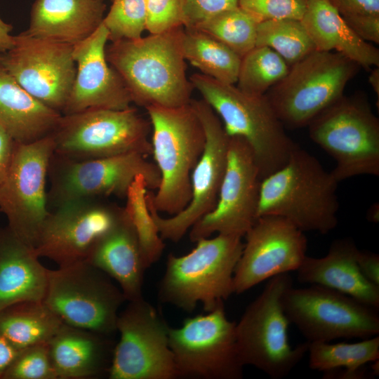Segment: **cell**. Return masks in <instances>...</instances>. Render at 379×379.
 <instances>
[{
  "label": "cell",
  "mask_w": 379,
  "mask_h": 379,
  "mask_svg": "<svg viewBox=\"0 0 379 379\" xmlns=\"http://www.w3.org/2000/svg\"><path fill=\"white\" fill-rule=\"evenodd\" d=\"M184 27L136 39L112 41L106 58L125 84L132 103L178 107L190 102L194 88L182 48Z\"/></svg>",
  "instance_id": "obj_1"
},
{
  "label": "cell",
  "mask_w": 379,
  "mask_h": 379,
  "mask_svg": "<svg viewBox=\"0 0 379 379\" xmlns=\"http://www.w3.org/2000/svg\"><path fill=\"white\" fill-rule=\"evenodd\" d=\"M338 183L331 171L297 145L287 162L261 180L258 218L280 216L302 232L327 234L338 225Z\"/></svg>",
  "instance_id": "obj_2"
},
{
  "label": "cell",
  "mask_w": 379,
  "mask_h": 379,
  "mask_svg": "<svg viewBox=\"0 0 379 379\" xmlns=\"http://www.w3.org/2000/svg\"><path fill=\"white\" fill-rule=\"evenodd\" d=\"M195 243L184 255H168L158 298L189 312L201 303L208 312L234 293V274L244 242L241 237L218 234Z\"/></svg>",
  "instance_id": "obj_3"
},
{
  "label": "cell",
  "mask_w": 379,
  "mask_h": 379,
  "mask_svg": "<svg viewBox=\"0 0 379 379\" xmlns=\"http://www.w3.org/2000/svg\"><path fill=\"white\" fill-rule=\"evenodd\" d=\"M145 109L152 126V154L161 175L159 187L147 194L159 213L173 215L191 199V175L204 152V129L190 102Z\"/></svg>",
  "instance_id": "obj_4"
},
{
  "label": "cell",
  "mask_w": 379,
  "mask_h": 379,
  "mask_svg": "<svg viewBox=\"0 0 379 379\" xmlns=\"http://www.w3.org/2000/svg\"><path fill=\"white\" fill-rule=\"evenodd\" d=\"M190 80L220 119L227 134L250 146L261 179L281 168L297 144L288 135L266 96L246 93L234 84L201 73Z\"/></svg>",
  "instance_id": "obj_5"
},
{
  "label": "cell",
  "mask_w": 379,
  "mask_h": 379,
  "mask_svg": "<svg viewBox=\"0 0 379 379\" xmlns=\"http://www.w3.org/2000/svg\"><path fill=\"white\" fill-rule=\"evenodd\" d=\"M291 286L288 273L268 279L236 323L238 351L244 366H253L272 379L286 377L308 350L307 341L295 347L289 344L290 322L283 309L282 296Z\"/></svg>",
  "instance_id": "obj_6"
},
{
  "label": "cell",
  "mask_w": 379,
  "mask_h": 379,
  "mask_svg": "<svg viewBox=\"0 0 379 379\" xmlns=\"http://www.w3.org/2000/svg\"><path fill=\"white\" fill-rule=\"evenodd\" d=\"M311 140L335 162L336 180L379 175V120L365 95H343L307 126Z\"/></svg>",
  "instance_id": "obj_7"
},
{
  "label": "cell",
  "mask_w": 379,
  "mask_h": 379,
  "mask_svg": "<svg viewBox=\"0 0 379 379\" xmlns=\"http://www.w3.org/2000/svg\"><path fill=\"white\" fill-rule=\"evenodd\" d=\"M359 65L338 52L314 51L265 94L286 127H306L344 94Z\"/></svg>",
  "instance_id": "obj_8"
},
{
  "label": "cell",
  "mask_w": 379,
  "mask_h": 379,
  "mask_svg": "<svg viewBox=\"0 0 379 379\" xmlns=\"http://www.w3.org/2000/svg\"><path fill=\"white\" fill-rule=\"evenodd\" d=\"M149 120L133 107L96 108L62 114L52 133L54 154L72 160L105 158L136 152L152 154Z\"/></svg>",
  "instance_id": "obj_9"
},
{
  "label": "cell",
  "mask_w": 379,
  "mask_h": 379,
  "mask_svg": "<svg viewBox=\"0 0 379 379\" xmlns=\"http://www.w3.org/2000/svg\"><path fill=\"white\" fill-rule=\"evenodd\" d=\"M126 300L112 278L86 260L48 269L44 302L65 324L109 336Z\"/></svg>",
  "instance_id": "obj_10"
},
{
  "label": "cell",
  "mask_w": 379,
  "mask_h": 379,
  "mask_svg": "<svg viewBox=\"0 0 379 379\" xmlns=\"http://www.w3.org/2000/svg\"><path fill=\"white\" fill-rule=\"evenodd\" d=\"M138 175L145 177L148 190L155 191L159 187L161 175L157 165L139 153L86 160H72L54 154L48 170V206L55 208L70 201L112 195L126 198Z\"/></svg>",
  "instance_id": "obj_11"
},
{
  "label": "cell",
  "mask_w": 379,
  "mask_h": 379,
  "mask_svg": "<svg viewBox=\"0 0 379 379\" xmlns=\"http://www.w3.org/2000/svg\"><path fill=\"white\" fill-rule=\"evenodd\" d=\"M282 305L290 324L308 343L365 339L379 333L378 309L325 286H291L283 294Z\"/></svg>",
  "instance_id": "obj_12"
},
{
  "label": "cell",
  "mask_w": 379,
  "mask_h": 379,
  "mask_svg": "<svg viewBox=\"0 0 379 379\" xmlns=\"http://www.w3.org/2000/svg\"><path fill=\"white\" fill-rule=\"evenodd\" d=\"M169 328L161 314L143 297L119 312L108 372L110 379L178 378L169 345Z\"/></svg>",
  "instance_id": "obj_13"
},
{
  "label": "cell",
  "mask_w": 379,
  "mask_h": 379,
  "mask_svg": "<svg viewBox=\"0 0 379 379\" xmlns=\"http://www.w3.org/2000/svg\"><path fill=\"white\" fill-rule=\"evenodd\" d=\"M169 345L178 378H243L236 323L227 319L224 304L185 319L178 328H170Z\"/></svg>",
  "instance_id": "obj_14"
},
{
  "label": "cell",
  "mask_w": 379,
  "mask_h": 379,
  "mask_svg": "<svg viewBox=\"0 0 379 379\" xmlns=\"http://www.w3.org/2000/svg\"><path fill=\"white\" fill-rule=\"evenodd\" d=\"M54 149L52 133L32 142H16L0 187V211L6 218L7 227L34 248L50 213L46 180Z\"/></svg>",
  "instance_id": "obj_15"
},
{
  "label": "cell",
  "mask_w": 379,
  "mask_h": 379,
  "mask_svg": "<svg viewBox=\"0 0 379 379\" xmlns=\"http://www.w3.org/2000/svg\"><path fill=\"white\" fill-rule=\"evenodd\" d=\"M190 104L203 125L206 142L204 152L191 175L192 197L180 213L161 216L146 194L148 208L163 240L179 241L201 218L215 208L227 162L230 136L211 107L203 99Z\"/></svg>",
  "instance_id": "obj_16"
},
{
  "label": "cell",
  "mask_w": 379,
  "mask_h": 379,
  "mask_svg": "<svg viewBox=\"0 0 379 379\" xmlns=\"http://www.w3.org/2000/svg\"><path fill=\"white\" fill-rule=\"evenodd\" d=\"M0 64L29 94L62 114L77 71L73 45L25 31L14 36V45L2 53Z\"/></svg>",
  "instance_id": "obj_17"
},
{
  "label": "cell",
  "mask_w": 379,
  "mask_h": 379,
  "mask_svg": "<svg viewBox=\"0 0 379 379\" xmlns=\"http://www.w3.org/2000/svg\"><path fill=\"white\" fill-rule=\"evenodd\" d=\"M254 154L245 140L230 137L227 162L217 204L189 230L196 242L212 234L244 237L258 218L261 183Z\"/></svg>",
  "instance_id": "obj_18"
},
{
  "label": "cell",
  "mask_w": 379,
  "mask_h": 379,
  "mask_svg": "<svg viewBox=\"0 0 379 379\" xmlns=\"http://www.w3.org/2000/svg\"><path fill=\"white\" fill-rule=\"evenodd\" d=\"M304 232L286 218L259 216L246 241L234 274V293L241 294L279 274L296 271L307 256Z\"/></svg>",
  "instance_id": "obj_19"
},
{
  "label": "cell",
  "mask_w": 379,
  "mask_h": 379,
  "mask_svg": "<svg viewBox=\"0 0 379 379\" xmlns=\"http://www.w3.org/2000/svg\"><path fill=\"white\" fill-rule=\"evenodd\" d=\"M121 207L86 199L54 208L46 218L34 250L59 266L86 260L97 239L113 224Z\"/></svg>",
  "instance_id": "obj_20"
},
{
  "label": "cell",
  "mask_w": 379,
  "mask_h": 379,
  "mask_svg": "<svg viewBox=\"0 0 379 379\" xmlns=\"http://www.w3.org/2000/svg\"><path fill=\"white\" fill-rule=\"evenodd\" d=\"M108 41L107 30L102 22L91 36L73 45L77 71L62 114L90 109H124L131 107L132 100L125 84L107 60Z\"/></svg>",
  "instance_id": "obj_21"
},
{
  "label": "cell",
  "mask_w": 379,
  "mask_h": 379,
  "mask_svg": "<svg viewBox=\"0 0 379 379\" xmlns=\"http://www.w3.org/2000/svg\"><path fill=\"white\" fill-rule=\"evenodd\" d=\"M115 280L127 301L142 298L145 265L135 229L124 207L95 241L86 259Z\"/></svg>",
  "instance_id": "obj_22"
},
{
  "label": "cell",
  "mask_w": 379,
  "mask_h": 379,
  "mask_svg": "<svg viewBox=\"0 0 379 379\" xmlns=\"http://www.w3.org/2000/svg\"><path fill=\"white\" fill-rule=\"evenodd\" d=\"M358 248L351 238L332 242L321 258L306 256L296 270L299 282L317 284L347 295L361 302L379 308V286L367 280L357 265Z\"/></svg>",
  "instance_id": "obj_23"
},
{
  "label": "cell",
  "mask_w": 379,
  "mask_h": 379,
  "mask_svg": "<svg viewBox=\"0 0 379 379\" xmlns=\"http://www.w3.org/2000/svg\"><path fill=\"white\" fill-rule=\"evenodd\" d=\"M106 8L104 0H35L25 32L34 37L74 45L99 27Z\"/></svg>",
  "instance_id": "obj_24"
},
{
  "label": "cell",
  "mask_w": 379,
  "mask_h": 379,
  "mask_svg": "<svg viewBox=\"0 0 379 379\" xmlns=\"http://www.w3.org/2000/svg\"><path fill=\"white\" fill-rule=\"evenodd\" d=\"M48 345L58 379L108 375L115 345L109 335L63 324Z\"/></svg>",
  "instance_id": "obj_25"
},
{
  "label": "cell",
  "mask_w": 379,
  "mask_h": 379,
  "mask_svg": "<svg viewBox=\"0 0 379 379\" xmlns=\"http://www.w3.org/2000/svg\"><path fill=\"white\" fill-rule=\"evenodd\" d=\"M48 269L33 247L8 227L0 229V310L19 302L44 300Z\"/></svg>",
  "instance_id": "obj_26"
},
{
  "label": "cell",
  "mask_w": 379,
  "mask_h": 379,
  "mask_svg": "<svg viewBox=\"0 0 379 379\" xmlns=\"http://www.w3.org/2000/svg\"><path fill=\"white\" fill-rule=\"evenodd\" d=\"M62 114L45 105L0 64V127L17 143H29L51 134Z\"/></svg>",
  "instance_id": "obj_27"
},
{
  "label": "cell",
  "mask_w": 379,
  "mask_h": 379,
  "mask_svg": "<svg viewBox=\"0 0 379 379\" xmlns=\"http://www.w3.org/2000/svg\"><path fill=\"white\" fill-rule=\"evenodd\" d=\"M317 51L342 54L359 67L379 65V50L361 39L328 0H308L300 20Z\"/></svg>",
  "instance_id": "obj_28"
},
{
  "label": "cell",
  "mask_w": 379,
  "mask_h": 379,
  "mask_svg": "<svg viewBox=\"0 0 379 379\" xmlns=\"http://www.w3.org/2000/svg\"><path fill=\"white\" fill-rule=\"evenodd\" d=\"M63 324L44 300L19 302L0 310V334L18 350L48 343Z\"/></svg>",
  "instance_id": "obj_29"
},
{
  "label": "cell",
  "mask_w": 379,
  "mask_h": 379,
  "mask_svg": "<svg viewBox=\"0 0 379 379\" xmlns=\"http://www.w3.org/2000/svg\"><path fill=\"white\" fill-rule=\"evenodd\" d=\"M309 366L328 373L344 368L343 372L325 375L324 378L361 379L366 376L364 366L379 359L378 335L354 343H309Z\"/></svg>",
  "instance_id": "obj_30"
},
{
  "label": "cell",
  "mask_w": 379,
  "mask_h": 379,
  "mask_svg": "<svg viewBox=\"0 0 379 379\" xmlns=\"http://www.w3.org/2000/svg\"><path fill=\"white\" fill-rule=\"evenodd\" d=\"M182 48L185 60L201 74L222 83H237L241 58L220 41L198 29L184 27Z\"/></svg>",
  "instance_id": "obj_31"
},
{
  "label": "cell",
  "mask_w": 379,
  "mask_h": 379,
  "mask_svg": "<svg viewBox=\"0 0 379 379\" xmlns=\"http://www.w3.org/2000/svg\"><path fill=\"white\" fill-rule=\"evenodd\" d=\"M255 46H267L291 67L316 51L300 20L280 19L259 22Z\"/></svg>",
  "instance_id": "obj_32"
},
{
  "label": "cell",
  "mask_w": 379,
  "mask_h": 379,
  "mask_svg": "<svg viewBox=\"0 0 379 379\" xmlns=\"http://www.w3.org/2000/svg\"><path fill=\"white\" fill-rule=\"evenodd\" d=\"M147 190L145 177L137 175L128 189L124 207L136 232L147 269L159 260L165 248L148 208Z\"/></svg>",
  "instance_id": "obj_33"
},
{
  "label": "cell",
  "mask_w": 379,
  "mask_h": 379,
  "mask_svg": "<svg viewBox=\"0 0 379 379\" xmlns=\"http://www.w3.org/2000/svg\"><path fill=\"white\" fill-rule=\"evenodd\" d=\"M289 69L274 50L255 46L241 58L237 87L248 94L263 95L288 74Z\"/></svg>",
  "instance_id": "obj_34"
},
{
  "label": "cell",
  "mask_w": 379,
  "mask_h": 379,
  "mask_svg": "<svg viewBox=\"0 0 379 379\" xmlns=\"http://www.w3.org/2000/svg\"><path fill=\"white\" fill-rule=\"evenodd\" d=\"M258 24L238 6L213 15L194 29L216 39L242 58L255 47Z\"/></svg>",
  "instance_id": "obj_35"
},
{
  "label": "cell",
  "mask_w": 379,
  "mask_h": 379,
  "mask_svg": "<svg viewBox=\"0 0 379 379\" xmlns=\"http://www.w3.org/2000/svg\"><path fill=\"white\" fill-rule=\"evenodd\" d=\"M112 6L105 15L102 24L112 41L136 39L146 30L145 0H112Z\"/></svg>",
  "instance_id": "obj_36"
},
{
  "label": "cell",
  "mask_w": 379,
  "mask_h": 379,
  "mask_svg": "<svg viewBox=\"0 0 379 379\" xmlns=\"http://www.w3.org/2000/svg\"><path fill=\"white\" fill-rule=\"evenodd\" d=\"M2 379H58L48 343L20 350Z\"/></svg>",
  "instance_id": "obj_37"
},
{
  "label": "cell",
  "mask_w": 379,
  "mask_h": 379,
  "mask_svg": "<svg viewBox=\"0 0 379 379\" xmlns=\"http://www.w3.org/2000/svg\"><path fill=\"white\" fill-rule=\"evenodd\" d=\"M308 0H238V6L258 23L280 19L301 20Z\"/></svg>",
  "instance_id": "obj_38"
},
{
  "label": "cell",
  "mask_w": 379,
  "mask_h": 379,
  "mask_svg": "<svg viewBox=\"0 0 379 379\" xmlns=\"http://www.w3.org/2000/svg\"><path fill=\"white\" fill-rule=\"evenodd\" d=\"M145 28L149 34H161L182 24L180 0H145Z\"/></svg>",
  "instance_id": "obj_39"
},
{
  "label": "cell",
  "mask_w": 379,
  "mask_h": 379,
  "mask_svg": "<svg viewBox=\"0 0 379 379\" xmlns=\"http://www.w3.org/2000/svg\"><path fill=\"white\" fill-rule=\"evenodd\" d=\"M183 27L194 29L213 15L238 7V0H180Z\"/></svg>",
  "instance_id": "obj_40"
},
{
  "label": "cell",
  "mask_w": 379,
  "mask_h": 379,
  "mask_svg": "<svg viewBox=\"0 0 379 379\" xmlns=\"http://www.w3.org/2000/svg\"><path fill=\"white\" fill-rule=\"evenodd\" d=\"M343 18L361 39L379 43V15H355Z\"/></svg>",
  "instance_id": "obj_41"
},
{
  "label": "cell",
  "mask_w": 379,
  "mask_h": 379,
  "mask_svg": "<svg viewBox=\"0 0 379 379\" xmlns=\"http://www.w3.org/2000/svg\"><path fill=\"white\" fill-rule=\"evenodd\" d=\"M342 17L355 15H379V0H328Z\"/></svg>",
  "instance_id": "obj_42"
},
{
  "label": "cell",
  "mask_w": 379,
  "mask_h": 379,
  "mask_svg": "<svg viewBox=\"0 0 379 379\" xmlns=\"http://www.w3.org/2000/svg\"><path fill=\"white\" fill-rule=\"evenodd\" d=\"M357 265L363 276L372 284L379 286V256L377 253L359 249Z\"/></svg>",
  "instance_id": "obj_43"
},
{
  "label": "cell",
  "mask_w": 379,
  "mask_h": 379,
  "mask_svg": "<svg viewBox=\"0 0 379 379\" xmlns=\"http://www.w3.org/2000/svg\"><path fill=\"white\" fill-rule=\"evenodd\" d=\"M15 142L0 127V187L10 168Z\"/></svg>",
  "instance_id": "obj_44"
},
{
  "label": "cell",
  "mask_w": 379,
  "mask_h": 379,
  "mask_svg": "<svg viewBox=\"0 0 379 379\" xmlns=\"http://www.w3.org/2000/svg\"><path fill=\"white\" fill-rule=\"evenodd\" d=\"M19 351L0 334V379Z\"/></svg>",
  "instance_id": "obj_45"
},
{
  "label": "cell",
  "mask_w": 379,
  "mask_h": 379,
  "mask_svg": "<svg viewBox=\"0 0 379 379\" xmlns=\"http://www.w3.org/2000/svg\"><path fill=\"white\" fill-rule=\"evenodd\" d=\"M12 29L13 26L0 18V52L2 53L9 51L14 45V36L11 34Z\"/></svg>",
  "instance_id": "obj_46"
},
{
  "label": "cell",
  "mask_w": 379,
  "mask_h": 379,
  "mask_svg": "<svg viewBox=\"0 0 379 379\" xmlns=\"http://www.w3.org/2000/svg\"><path fill=\"white\" fill-rule=\"evenodd\" d=\"M368 82L371 84L375 94H377L378 99L379 98V69L378 67L374 68L371 71L368 76Z\"/></svg>",
  "instance_id": "obj_47"
},
{
  "label": "cell",
  "mask_w": 379,
  "mask_h": 379,
  "mask_svg": "<svg viewBox=\"0 0 379 379\" xmlns=\"http://www.w3.org/2000/svg\"><path fill=\"white\" fill-rule=\"evenodd\" d=\"M369 221L373 222H378V206H372L368 213Z\"/></svg>",
  "instance_id": "obj_48"
},
{
  "label": "cell",
  "mask_w": 379,
  "mask_h": 379,
  "mask_svg": "<svg viewBox=\"0 0 379 379\" xmlns=\"http://www.w3.org/2000/svg\"><path fill=\"white\" fill-rule=\"evenodd\" d=\"M372 364L371 366L373 373L375 375H378L379 366H378V359L375 360L371 362Z\"/></svg>",
  "instance_id": "obj_49"
},
{
  "label": "cell",
  "mask_w": 379,
  "mask_h": 379,
  "mask_svg": "<svg viewBox=\"0 0 379 379\" xmlns=\"http://www.w3.org/2000/svg\"><path fill=\"white\" fill-rule=\"evenodd\" d=\"M1 55H2V53L0 52V60H1Z\"/></svg>",
  "instance_id": "obj_50"
},
{
  "label": "cell",
  "mask_w": 379,
  "mask_h": 379,
  "mask_svg": "<svg viewBox=\"0 0 379 379\" xmlns=\"http://www.w3.org/2000/svg\"><path fill=\"white\" fill-rule=\"evenodd\" d=\"M104 1H105V0H104ZM109 1H112V0H109Z\"/></svg>",
  "instance_id": "obj_51"
}]
</instances>
